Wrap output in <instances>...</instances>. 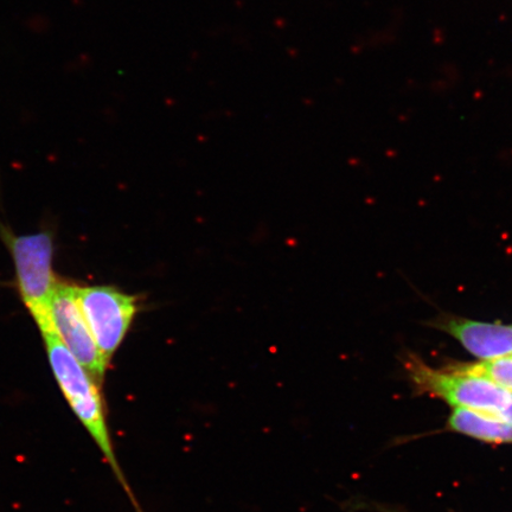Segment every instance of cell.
Listing matches in <instances>:
<instances>
[{
  "instance_id": "52a82bcc",
  "label": "cell",
  "mask_w": 512,
  "mask_h": 512,
  "mask_svg": "<svg viewBox=\"0 0 512 512\" xmlns=\"http://www.w3.org/2000/svg\"><path fill=\"white\" fill-rule=\"evenodd\" d=\"M448 427L467 437L492 444H512V421L453 409Z\"/></svg>"
},
{
  "instance_id": "277c9868",
  "label": "cell",
  "mask_w": 512,
  "mask_h": 512,
  "mask_svg": "<svg viewBox=\"0 0 512 512\" xmlns=\"http://www.w3.org/2000/svg\"><path fill=\"white\" fill-rule=\"evenodd\" d=\"M75 294L102 357L110 363L137 316L139 298L112 286H75Z\"/></svg>"
},
{
  "instance_id": "8992f818",
  "label": "cell",
  "mask_w": 512,
  "mask_h": 512,
  "mask_svg": "<svg viewBox=\"0 0 512 512\" xmlns=\"http://www.w3.org/2000/svg\"><path fill=\"white\" fill-rule=\"evenodd\" d=\"M441 329L456 338L480 362L512 355V324L452 318Z\"/></svg>"
},
{
  "instance_id": "3957f363",
  "label": "cell",
  "mask_w": 512,
  "mask_h": 512,
  "mask_svg": "<svg viewBox=\"0 0 512 512\" xmlns=\"http://www.w3.org/2000/svg\"><path fill=\"white\" fill-rule=\"evenodd\" d=\"M15 261L19 294L40 330L50 328L49 304L57 285L53 272L54 241L49 232L15 235L2 229Z\"/></svg>"
},
{
  "instance_id": "6da1fadb",
  "label": "cell",
  "mask_w": 512,
  "mask_h": 512,
  "mask_svg": "<svg viewBox=\"0 0 512 512\" xmlns=\"http://www.w3.org/2000/svg\"><path fill=\"white\" fill-rule=\"evenodd\" d=\"M41 334L46 343L51 370H53L64 398L68 401L76 418L91 435L106 463L110 465L134 510L144 512L128 485L125 473L121 470L117 454H115L99 384L61 342L53 328L42 330Z\"/></svg>"
},
{
  "instance_id": "5b68a950",
  "label": "cell",
  "mask_w": 512,
  "mask_h": 512,
  "mask_svg": "<svg viewBox=\"0 0 512 512\" xmlns=\"http://www.w3.org/2000/svg\"><path fill=\"white\" fill-rule=\"evenodd\" d=\"M49 319L61 342L101 386L108 363L102 357L83 317L75 286L57 281L49 304Z\"/></svg>"
},
{
  "instance_id": "ba28073f",
  "label": "cell",
  "mask_w": 512,
  "mask_h": 512,
  "mask_svg": "<svg viewBox=\"0 0 512 512\" xmlns=\"http://www.w3.org/2000/svg\"><path fill=\"white\" fill-rule=\"evenodd\" d=\"M467 369L490 377V379L512 390V355L497 358V360L465 364Z\"/></svg>"
},
{
  "instance_id": "7a4b0ae2",
  "label": "cell",
  "mask_w": 512,
  "mask_h": 512,
  "mask_svg": "<svg viewBox=\"0 0 512 512\" xmlns=\"http://www.w3.org/2000/svg\"><path fill=\"white\" fill-rule=\"evenodd\" d=\"M406 369L419 392L444 400L453 409L512 421V390L467 369L465 364L439 369L409 357Z\"/></svg>"
}]
</instances>
